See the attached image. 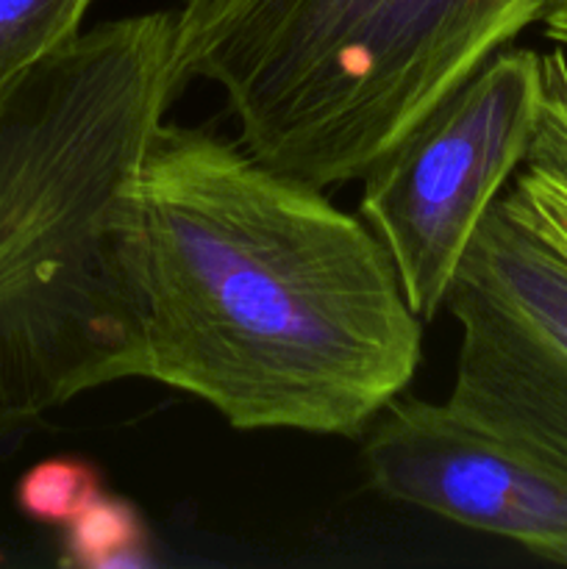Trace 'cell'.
Returning a JSON list of instances; mask_svg holds the SVG:
<instances>
[{"instance_id":"4","label":"cell","mask_w":567,"mask_h":569,"mask_svg":"<svg viewBox=\"0 0 567 569\" xmlns=\"http://www.w3.org/2000/svg\"><path fill=\"white\" fill-rule=\"evenodd\" d=\"M543 94V56L498 50L361 178V220L422 322L445 306L478 226L526 161Z\"/></svg>"},{"instance_id":"8","label":"cell","mask_w":567,"mask_h":569,"mask_svg":"<svg viewBox=\"0 0 567 569\" xmlns=\"http://www.w3.org/2000/svg\"><path fill=\"white\" fill-rule=\"evenodd\" d=\"M61 531V561L67 567L115 569L150 561L142 517L128 500L103 495Z\"/></svg>"},{"instance_id":"10","label":"cell","mask_w":567,"mask_h":569,"mask_svg":"<svg viewBox=\"0 0 567 569\" xmlns=\"http://www.w3.org/2000/svg\"><path fill=\"white\" fill-rule=\"evenodd\" d=\"M511 192L520 198L528 214L539 222L545 233L567 253V164L528 150L526 161L515 172Z\"/></svg>"},{"instance_id":"3","label":"cell","mask_w":567,"mask_h":569,"mask_svg":"<svg viewBox=\"0 0 567 569\" xmlns=\"http://www.w3.org/2000/svg\"><path fill=\"white\" fill-rule=\"evenodd\" d=\"M550 0H253L178 70L217 83L276 170L361 181Z\"/></svg>"},{"instance_id":"5","label":"cell","mask_w":567,"mask_h":569,"mask_svg":"<svg viewBox=\"0 0 567 569\" xmlns=\"http://www.w3.org/2000/svg\"><path fill=\"white\" fill-rule=\"evenodd\" d=\"M445 306L459 326L445 403L567 470V253L511 187L478 226Z\"/></svg>"},{"instance_id":"1","label":"cell","mask_w":567,"mask_h":569,"mask_svg":"<svg viewBox=\"0 0 567 569\" xmlns=\"http://www.w3.org/2000/svg\"><path fill=\"white\" fill-rule=\"evenodd\" d=\"M122 248L142 378L239 431L359 437L415 378L422 320L381 239L242 142L161 122Z\"/></svg>"},{"instance_id":"7","label":"cell","mask_w":567,"mask_h":569,"mask_svg":"<svg viewBox=\"0 0 567 569\" xmlns=\"http://www.w3.org/2000/svg\"><path fill=\"white\" fill-rule=\"evenodd\" d=\"M92 0H0V98L81 33Z\"/></svg>"},{"instance_id":"6","label":"cell","mask_w":567,"mask_h":569,"mask_svg":"<svg viewBox=\"0 0 567 569\" xmlns=\"http://www.w3.org/2000/svg\"><path fill=\"white\" fill-rule=\"evenodd\" d=\"M365 461L384 498L567 565V470L448 403L389 400L367 426Z\"/></svg>"},{"instance_id":"2","label":"cell","mask_w":567,"mask_h":569,"mask_svg":"<svg viewBox=\"0 0 567 569\" xmlns=\"http://www.w3.org/2000/svg\"><path fill=\"white\" fill-rule=\"evenodd\" d=\"M176 11L81 31L0 98V422L142 378L126 270L139 167L181 92Z\"/></svg>"},{"instance_id":"11","label":"cell","mask_w":567,"mask_h":569,"mask_svg":"<svg viewBox=\"0 0 567 569\" xmlns=\"http://www.w3.org/2000/svg\"><path fill=\"white\" fill-rule=\"evenodd\" d=\"M539 22H543L545 37L567 53V0H550Z\"/></svg>"},{"instance_id":"12","label":"cell","mask_w":567,"mask_h":569,"mask_svg":"<svg viewBox=\"0 0 567 569\" xmlns=\"http://www.w3.org/2000/svg\"><path fill=\"white\" fill-rule=\"evenodd\" d=\"M28 433V422H0V459L9 456Z\"/></svg>"},{"instance_id":"9","label":"cell","mask_w":567,"mask_h":569,"mask_svg":"<svg viewBox=\"0 0 567 569\" xmlns=\"http://www.w3.org/2000/svg\"><path fill=\"white\" fill-rule=\"evenodd\" d=\"M103 495L98 467L76 456H53L22 472L14 487V503L39 526L67 528Z\"/></svg>"}]
</instances>
